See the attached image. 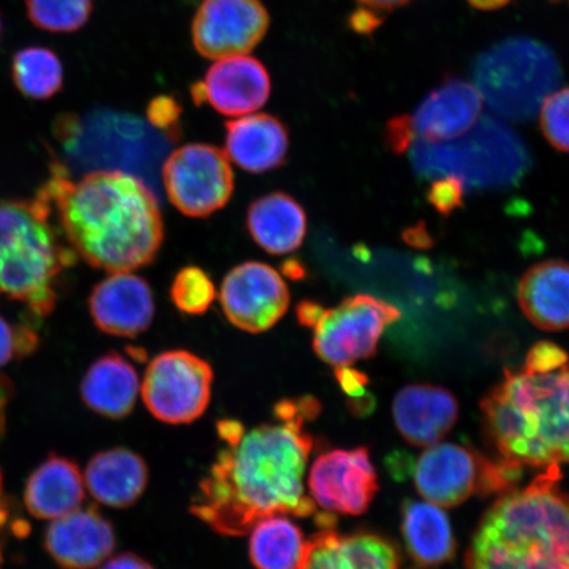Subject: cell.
Here are the masks:
<instances>
[{"label": "cell", "instance_id": "46", "mask_svg": "<svg viewBox=\"0 0 569 569\" xmlns=\"http://www.w3.org/2000/svg\"><path fill=\"white\" fill-rule=\"evenodd\" d=\"M284 267L289 268H283V273L291 277V279L298 280L305 276L303 267L296 261H288Z\"/></svg>", "mask_w": 569, "mask_h": 569}, {"label": "cell", "instance_id": "21", "mask_svg": "<svg viewBox=\"0 0 569 569\" xmlns=\"http://www.w3.org/2000/svg\"><path fill=\"white\" fill-rule=\"evenodd\" d=\"M227 158L251 173H266L283 166L289 151V131L279 118L256 113L226 123Z\"/></svg>", "mask_w": 569, "mask_h": 569}, {"label": "cell", "instance_id": "4", "mask_svg": "<svg viewBox=\"0 0 569 569\" xmlns=\"http://www.w3.org/2000/svg\"><path fill=\"white\" fill-rule=\"evenodd\" d=\"M481 412L490 443L509 465L545 469L569 462V360L547 371L505 369Z\"/></svg>", "mask_w": 569, "mask_h": 569}, {"label": "cell", "instance_id": "37", "mask_svg": "<svg viewBox=\"0 0 569 569\" xmlns=\"http://www.w3.org/2000/svg\"><path fill=\"white\" fill-rule=\"evenodd\" d=\"M416 137L411 116H398L391 118L386 128V141L391 152L401 154L411 148Z\"/></svg>", "mask_w": 569, "mask_h": 569}, {"label": "cell", "instance_id": "40", "mask_svg": "<svg viewBox=\"0 0 569 569\" xmlns=\"http://www.w3.org/2000/svg\"><path fill=\"white\" fill-rule=\"evenodd\" d=\"M325 310L323 306L315 301H302L298 303L297 317L300 323L305 327H311L316 325L320 315Z\"/></svg>", "mask_w": 569, "mask_h": 569}, {"label": "cell", "instance_id": "11", "mask_svg": "<svg viewBox=\"0 0 569 569\" xmlns=\"http://www.w3.org/2000/svg\"><path fill=\"white\" fill-rule=\"evenodd\" d=\"M169 201L187 217L206 218L223 209L234 181L224 151L209 144H188L169 156L162 168Z\"/></svg>", "mask_w": 569, "mask_h": 569}, {"label": "cell", "instance_id": "44", "mask_svg": "<svg viewBox=\"0 0 569 569\" xmlns=\"http://www.w3.org/2000/svg\"><path fill=\"white\" fill-rule=\"evenodd\" d=\"M10 387L4 380L0 379V438H2L6 425V407L9 401Z\"/></svg>", "mask_w": 569, "mask_h": 569}, {"label": "cell", "instance_id": "31", "mask_svg": "<svg viewBox=\"0 0 569 569\" xmlns=\"http://www.w3.org/2000/svg\"><path fill=\"white\" fill-rule=\"evenodd\" d=\"M217 291L210 276L198 267H187L174 277L170 300L184 315L201 316L210 309Z\"/></svg>", "mask_w": 569, "mask_h": 569}, {"label": "cell", "instance_id": "26", "mask_svg": "<svg viewBox=\"0 0 569 569\" xmlns=\"http://www.w3.org/2000/svg\"><path fill=\"white\" fill-rule=\"evenodd\" d=\"M84 483L76 462L53 457L36 469L27 482L24 502L39 519H57L80 509Z\"/></svg>", "mask_w": 569, "mask_h": 569}, {"label": "cell", "instance_id": "25", "mask_svg": "<svg viewBox=\"0 0 569 569\" xmlns=\"http://www.w3.org/2000/svg\"><path fill=\"white\" fill-rule=\"evenodd\" d=\"M401 531L410 558L423 569L442 567L457 552L450 519L436 503L405 501Z\"/></svg>", "mask_w": 569, "mask_h": 569}, {"label": "cell", "instance_id": "35", "mask_svg": "<svg viewBox=\"0 0 569 569\" xmlns=\"http://www.w3.org/2000/svg\"><path fill=\"white\" fill-rule=\"evenodd\" d=\"M181 112V106L174 98L159 96L148 104L147 118L149 123L167 133V137L176 138L180 134Z\"/></svg>", "mask_w": 569, "mask_h": 569}, {"label": "cell", "instance_id": "14", "mask_svg": "<svg viewBox=\"0 0 569 569\" xmlns=\"http://www.w3.org/2000/svg\"><path fill=\"white\" fill-rule=\"evenodd\" d=\"M309 490L312 501L330 513L365 515L379 490L367 448L320 455L310 469Z\"/></svg>", "mask_w": 569, "mask_h": 569}, {"label": "cell", "instance_id": "7", "mask_svg": "<svg viewBox=\"0 0 569 569\" xmlns=\"http://www.w3.org/2000/svg\"><path fill=\"white\" fill-rule=\"evenodd\" d=\"M561 81L558 57L538 40L518 36L476 60L473 84L490 110L513 122L536 117Z\"/></svg>", "mask_w": 569, "mask_h": 569}, {"label": "cell", "instance_id": "8", "mask_svg": "<svg viewBox=\"0 0 569 569\" xmlns=\"http://www.w3.org/2000/svg\"><path fill=\"white\" fill-rule=\"evenodd\" d=\"M523 469L489 459L475 448L437 443L427 448L411 466L412 481L427 501L452 508L473 496H502L522 478Z\"/></svg>", "mask_w": 569, "mask_h": 569}, {"label": "cell", "instance_id": "27", "mask_svg": "<svg viewBox=\"0 0 569 569\" xmlns=\"http://www.w3.org/2000/svg\"><path fill=\"white\" fill-rule=\"evenodd\" d=\"M139 390L137 371L118 353L98 359L84 375L81 386L84 403L98 415L112 419L131 415Z\"/></svg>", "mask_w": 569, "mask_h": 569}, {"label": "cell", "instance_id": "20", "mask_svg": "<svg viewBox=\"0 0 569 569\" xmlns=\"http://www.w3.org/2000/svg\"><path fill=\"white\" fill-rule=\"evenodd\" d=\"M305 569H401L393 543L373 532L325 528L309 539Z\"/></svg>", "mask_w": 569, "mask_h": 569}, {"label": "cell", "instance_id": "10", "mask_svg": "<svg viewBox=\"0 0 569 569\" xmlns=\"http://www.w3.org/2000/svg\"><path fill=\"white\" fill-rule=\"evenodd\" d=\"M212 381L208 361L188 351L163 352L147 368L142 401L161 422L191 423L208 409Z\"/></svg>", "mask_w": 569, "mask_h": 569}, {"label": "cell", "instance_id": "22", "mask_svg": "<svg viewBox=\"0 0 569 569\" xmlns=\"http://www.w3.org/2000/svg\"><path fill=\"white\" fill-rule=\"evenodd\" d=\"M517 298L525 317L538 329H569L568 262L549 260L531 267L519 281Z\"/></svg>", "mask_w": 569, "mask_h": 569}, {"label": "cell", "instance_id": "39", "mask_svg": "<svg viewBox=\"0 0 569 569\" xmlns=\"http://www.w3.org/2000/svg\"><path fill=\"white\" fill-rule=\"evenodd\" d=\"M101 569H154L151 565L147 563L144 559L137 557L133 553L118 555L102 566Z\"/></svg>", "mask_w": 569, "mask_h": 569}, {"label": "cell", "instance_id": "16", "mask_svg": "<svg viewBox=\"0 0 569 569\" xmlns=\"http://www.w3.org/2000/svg\"><path fill=\"white\" fill-rule=\"evenodd\" d=\"M89 308L99 330L120 338L140 336L154 317L151 287L130 272H116L99 282L91 291Z\"/></svg>", "mask_w": 569, "mask_h": 569}, {"label": "cell", "instance_id": "12", "mask_svg": "<svg viewBox=\"0 0 569 569\" xmlns=\"http://www.w3.org/2000/svg\"><path fill=\"white\" fill-rule=\"evenodd\" d=\"M261 0H203L191 26L196 51L209 60L251 52L269 30Z\"/></svg>", "mask_w": 569, "mask_h": 569}, {"label": "cell", "instance_id": "5", "mask_svg": "<svg viewBox=\"0 0 569 569\" xmlns=\"http://www.w3.org/2000/svg\"><path fill=\"white\" fill-rule=\"evenodd\" d=\"M52 216L42 190L33 199L0 202V298L26 306L36 318L52 315L57 282L77 256L62 244Z\"/></svg>", "mask_w": 569, "mask_h": 569}, {"label": "cell", "instance_id": "15", "mask_svg": "<svg viewBox=\"0 0 569 569\" xmlns=\"http://www.w3.org/2000/svg\"><path fill=\"white\" fill-rule=\"evenodd\" d=\"M190 91L197 106L209 103L224 117H246L267 103L272 81L264 63L240 54L213 63Z\"/></svg>", "mask_w": 569, "mask_h": 569}, {"label": "cell", "instance_id": "48", "mask_svg": "<svg viewBox=\"0 0 569 569\" xmlns=\"http://www.w3.org/2000/svg\"><path fill=\"white\" fill-rule=\"evenodd\" d=\"M552 3H567L569 4V0H550Z\"/></svg>", "mask_w": 569, "mask_h": 569}, {"label": "cell", "instance_id": "33", "mask_svg": "<svg viewBox=\"0 0 569 569\" xmlns=\"http://www.w3.org/2000/svg\"><path fill=\"white\" fill-rule=\"evenodd\" d=\"M38 341L32 327L12 323L0 315V367L32 353Z\"/></svg>", "mask_w": 569, "mask_h": 569}, {"label": "cell", "instance_id": "24", "mask_svg": "<svg viewBox=\"0 0 569 569\" xmlns=\"http://www.w3.org/2000/svg\"><path fill=\"white\" fill-rule=\"evenodd\" d=\"M84 481L97 501L110 508H128L144 493L148 468L139 455L112 448L90 460Z\"/></svg>", "mask_w": 569, "mask_h": 569}, {"label": "cell", "instance_id": "17", "mask_svg": "<svg viewBox=\"0 0 569 569\" xmlns=\"http://www.w3.org/2000/svg\"><path fill=\"white\" fill-rule=\"evenodd\" d=\"M482 104L473 83L461 78H447L417 107L411 116L412 127L426 141L457 140L478 123Z\"/></svg>", "mask_w": 569, "mask_h": 569}, {"label": "cell", "instance_id": "2", "mask_svg": "<svg viewBox=\"0 0 569 569\" xmlns=\"http://www.w3.org/2000/svg\"><path fill=\"white\" fill-rule=\"evenodd\" d=\"M76 254L107 272H131L153 262L163 241L158 198L144 181L118 169L91 170L73 180L54 161L42 187Z\"/></svg>", "mask_w": 569, "mask_h": 569}, {"label": "cell", "instance_id": "30", "mask_svg": "<svg viewBox=\"0 0 569 569\" xmlns=\"http://www.w3.org/2000/svg\"><path fill=\"white\" fill-rule=\"evenodd\" d=\"M92 0H26L28 19L34 27L52 33H71L88 23Z\"/></svg>", "mask_w": 569, "mask_h": 569}, {"label": "cell", "instance_id": "34", "mask_svg": "<svg viewBox=\"0 0 569 569\" xmlns=\"http://www.w3.org/2000/svg\"><path fill=\"white\" fill-rule=\"evenodd\" d=\"M466 184L458 177L436 178L427 191V199L440 216L448 217L465 202Z\"/></svg>", "mask_w": 569, "mask_h": 569}, {"label": "cell", "instance_id": "41", "mask_svg": "<svg viewBox=\"0 0 569 569\" xmlns=\"http://www.w3.org/2000/svg\"><path fill=\"white\" fill-rule=\"evenodd\" d=\"M403 240L408 244L416 248H429L432 246V238L429 231L426 230L423 223H419L416 227L403 232Z\"/></svg>", "mask_w": 569, "mask_h": 569}, {"label": "cell", "instance_id": "1", "mask_svg": "<svg viewBox=\"0 0 569 569\" xmlns=\"http://www.w3.org/2000/svg\"><path fill=\"white\" fill-rule=\"evenodd\" d=\"M316 400L276 405L274 421L246 430L220 421L226 447L199 483L190 511L224 537H243L272 516L310 517L317 503L306 495L305 473L315 439L306 422L317 416Z\"/></svg>", "mask_w": 569, "mask_h": 569}, {"label": "cell", "instance_id": "29", "mask_svg": "<svg viewBox=\"0 0 569 569\" xmlns=\"http://www.w3.org/2000/svg\"><path fill=\"white\" fill-rule=\"evenodd\" d=\"M11 76L21 94L34 101H46L63 87L62 62L46 47H27L13 54Z\"/></svg>", "mask_w": 569, "mask_h": 569}, {"label": "cell", "instance_id": "18", "mask_svg": "<svg viewBox=\"0 0 569 569\" xmlns=\"http://www.w3.org/2000/svg\"><path fill=\"white\" fill-rule=\"evenodd\" d=\"M46 547L62 568L92 569L116 549V533L97 509H77L49 526Z\"/></svg>", "mask_w": 569, "mask_h": 569}, {"label": "cell", "instance_id": "28", "mask_svg": "<svg viewBox=\"0 0 569 569\" xmlns=\"http://www.w3.org/2000/svg\"><path fill=\"white\" fill-rule=\"evenodd\" d=\"M309 539L287 516H272L254 525L249 557L258 569H305Z\"/></svg>", "mask_w": 569, "mask_h": 569}, {"label": "cell", "instance_id": "19", "mask_svg": "<svg viewBox=\"0 0 569 569\" xmlns=\"http://www.w3.org/2000/svg\"><path fill=\"white\" fill-rule=\"evenodd\" d=\"M393 418L408 443L430 447L451 431L459 418V403L450 390L417 383L402 388L395 397Z\"/></svg>", "mask_w": 569, "mask_h": 569}, {"label": "cell", "instance_id": "43", "mask_svg": "<svg viewBox=\"0 0 569 569\" xmlns=\"http://www.w3.org/2000/svg\"><path fill=\"white\" fill-rule=\"evenodd\" d=\"M467 2L479 11H498L509 6L511 0H467Z\"/></svg>", "mask_w": 569, "mask_h": 569}, {"label": "cell", "instance_id": "47", "mask_svg": "<svg viewBox=\"0 0 569 569\" xmlns=\"http://www.w3.org/2000/svg\"><path fill=\"white\" fill-rule=\"evenodd\" d=\"M2 33H3V21H2V17H0V39H2Z\"/></svg>", "mask_w": 569, "mask_h": 569}, {"label": "cell", "instance_id": "23", "mask_svg": "<svg viewBox=\"0 0 569 569\" xmlns=\"http://www.w3.org/2000/svg\"><path fill=\"white\" fill-rule=\"evenodd\" d=\"M247 229L254 243L270 254L297 251L308 231V218L293 197L276 191L249 206Z\"/></svg>", "mask_w": 569, "mask_h": 569}, {"label": "cell", "instance_id": "45", "mask_svg": "<svg viewBox=\"0 0 569 569\" xmlns=\"http://www.w3.org/2000/svg\"><path fill=\"white\" fill-rule=\"evenodd\" d=\"M7 519H9V507H7L2 488V475H0V530L4 528ZM0 559H2V555H0Z\"/></svg>", "mask_w": 569, "mask_h": 569}, {"label": "cell", "instance_id": "3", "mask_svg": "<svg viewBox=\"0 0 569 569\" xmlns=\"http://www.w3.org/2000/svg\"><path fill=\"white\" fill-rule=\"evenodd\" d=\"M559 466L498 498L467 553V569H569V495Z\"/></svg>", "mask_w": 569, "mask_h": 569}, {"label": "cell", "instance_id": "36", "mask_svg": "<svg viewBox=\"0 0 569 569\" xmlns=\"http://www.w3.org/2000/svg\"><path fill=\"white\" fill-rule=\"evenodd\" d=\"M568 360L569 356L563 348L552 343V341H539L530 348L523 367L537 369V371H547V369L566 366Z\"/></svg>", "mask_w": 569, "mask_h": 569}, {"label": "cell", "instance_id": "9", "mask_svg": "<svg viewBox=\"0 0 569 569\" xmlns=\"http://www.w3.org/2000/svg\"><path fill=\"white\" fill-rule=\"evenodd\" d=\"M401 318V311L373 296L345 298L336 308L325 309L311 327L312 348L336 369L372 359L383 331Z\"/></svg>", "mask_w": 569, "mask_h": 569}, {"label": "cell", "instance_id": "13", "mask_svg": "<svg viewBox=\"0 0 569 569\" xmlns=\"http://www.w3.org/2000/svg\"><path fill=\"white\" fill-rule=\"evenodd\" d=\"M219 300L231 325L260 333L272 329L287 315L290 291L274 268L248 261L226 276Z\"/></svg>", "mask_w": 569, "mask_h": 569}, {"label": "cell", "instance_id": "42", "mask_svg": "<svg viewBox=\"0 0 569 569\" xmlns=\"http://www.w3.org/2000/svg\"><path fill=\"white\" fill-rule=\"evenodd\" d=\"M358 2L361 7L382 16V13L402 9V7L410 4L412 0H358Z\"/></svg>", "mask_w": 569, "mask_h": 569}, {"label": "cell", "instance_id": "6", "mask_svg": "<svg viewBox=\"0 0 569 569\" xmlns=\"http://www.w3.org/2000/svg\"><path fill=\"white\" fill-rule=\"evenodd\" d=\"M419 176L458 177L468 188L509 187L528 172L530 153L523 140L493 117H480L461 138L446 142L417 141L411 153Z\"/></svg>", "mask_w": 569, "mask_h": 569}, {"label": "cell", "instance_id": "38", "mask_svg": "<svg viewBox=\"0 0 569 569\" xmlns=\"http://www.w3.org/2000/svg\"><path fill=\"white\" fill-rule=\"evenodd\" d=\"M381 23L382 16L372 10L366 9V7H361V9L352 12L350 19H348V24H350L352 30L361 34L375 32Z\"/></svg>", "mask_w": 569, "mask_h": 569}, {"label": "cell", "instance_id": "32", "mask_svg": "<svg viewBox=\"0 0 569 569\" xmlns=\"http://www.w3.org/2000/svg\"><path fill=\"white\" fill-rule=\"evenodd\" d=\"M540 130L549 144L569 153V88L555 90L539 109Z\"/></svg>", "mask_w": 569, "mask_h": 569}]
</instances>
